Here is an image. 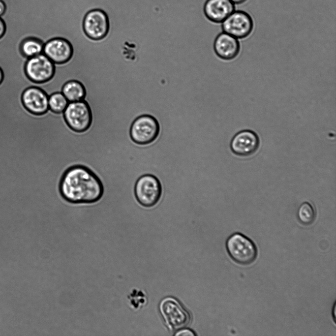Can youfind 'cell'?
I'll return each instance as SVG.
<instances>
[{
    "mask_svg": "<svg viewBox=\"0 0 336 336\" xmlns=\"http://www.w3.org/2000/svg\"><path fill=\"white\" fill-rule=\"evenodd\" d=\"M61 197L74 204H92L99 201L104 193L99 177L83 165H74L63 173L59 185Z\"/></svg>",
    "mask_w": 336,
    "mask_h": 336,
    "instance_id": "6da1fadb",
    "label": "cell"
},
{
    "mask_svg": "<svg viewBox=\"0 0 336 336\" xmlns=\"http://www.w3.org/2000/svg\"><path fill=\"white\" fill-rule=\"evenodd\" d=\"M227 251L236 263L248 265L256 260L258 251L254 242L241 233L231 234L226 242Z\"/></svg>",
    "mask_w": 336,
    "mask_h": 336,
    "instance_id": "7a4b0ae2",
    "label": "cell"
},
{
    "mask_svg": "<svg viewBox=\"0 0 336 336\" xmlns=\"http://www.w3.org/2000/svg\"><path fill=\"white\" fill-rule=\"evenodd\" d=\"M159 310L167 328L171 331L184 328L190 322L189 312L175 298L163 299L159 303Z\"/></svg>",
    "mask_w": 336,
    "mask_h": 336,
    "instance_id": "3957f363",
    "label": "cell"
},
{
    "mask_svg": "<svg viewBox=\"0 0 336 336\" xmlns=\"http://www.w3.org/2000/svg\"><path fill=\"white\" fill-rule=\"evenodd\" d=\"M160 126L157 119L150 114H141L132 122L129 130L132 141L139 145H147L158 137Z\"/></svg>",
    "mask_w": 336,
    "mask_h": 336,
    "instance_id": "277c9868",
    "label": "cell"
},
{
    "mask_svg": "<svg viewBox=\"0 0 336 336\" xmlns=\"http://www.w3.org/2000/svg\"><path fill=\"white\" fill-rule=\"evenodd\" d=\"M134 192L137 201L141 206L152 207L159 201L161 197L162 185L155 176L144 174L136 182Z\"/></svg>",
    "mask_w": 336,
    "mask_h": 336,
    "instance_id": "5b68a950",
    "label": "cell"
},
{
    "mask_svg": "<svg viewBox=\"0 0 336 336\" xmlns=\"http://www.w3.org/2000/svg\"><path fill=\"white\" fill-rule=\"evenodd\" d=\"M63 115L67 124L74 132H84L91 126V111L84 100L69 102L63 111Z\"/></svg>",
    "mask_w": 336,
    "mask_h": 336,
    "instance_id": "8992f818",
    "label": "cell"
},
{
    "mask_svg": "<svg viewBox=\"0 0 336 336\" xmlns=\"http://www.w3.org/2000/svg\"><path fill=\"white\" fill-rule=\"evenodd\" d=\"M25 71L27 77L36 83L50 80L54 74L55 63L43 53L28 58Z\"/></svg>",
    "mask_w": 336,
    "mask_h": 336,
    "instance_id": "52a82bcc",
    "label": "cell"
},
{
    "mask_svg": "<svg viewBox=\"0 0 336 336\" xmlns=\"http://www.w3.org/2000/svg\"><path fill=\"white\" fill-rule=\"evenodd\" d=\"M253 26L251 16L242 11H234L221 23L222 31L239 39L244 38L249 35Z\"/></svg>",
    "mask_w": 336,
    "mask_h": 336,
    "instance_id": "ba28073f",
    "label": "cell"
},
{
    "mask_svg": "<svg viewBox=\"0 0 336 336\" xmlns=\"http://www.w3.org/2000/svg\"><path fill=\"white\" fill-rule=\"evenodd\" d=\"M83 28L86 34L90 38L99 40L103 38L109 29V22L106 13L99 9L89 11L84 17Z\"/></svg>",
    "mask_w": 336,
    "mask_h": 336,
    "instance_id": "9c48e42d",
    "label": "cell"
},
{
    "mask_svg": "<svg viewBox=\"0 0 336 336\" xmlns=\"http://www.w3.org/2000/svg\"><path fill=\"white\" fill-rule=\"evenodd\" d=\"M260 139L257 133L249 129L236 133L231 139V152L239 156L245 157L254 154L258 149Z\"/></svg>",
    "mask_w": 336,
    "mask_h": 336,
    "instance_id": "30bf717a",
    "label": "cell"
},
{
    "mask_svg": "<svg viewBox=\"0 0 336 336\" xmlns=\"http://www.w3.org/2000/svg\"><path fill=\"white\" fill-rule=\"evenodd\" d=\"M213 49L216 56L223 61L236 58L240 51V44L237 38L222 31L215 37Z\"/></svg>",
    "mask_w": 336,
    "mask_h": 336,
    "instance_id": "8fae6325",
    "label": "cell"
},
{
    "mask_svg": "<svg viewBox=\"0 0 336 336\" xmlns=\"http://www.w3.org/2000/svg\"><path fill=\"white\" fill-rule=\"evenodd\" d=\"M49 96L42 89L36 87L26 89L22 95L25 107L35 115H42L49 109Z\"/></svg>",
    "mask_w": 336,
    "mask_h": 336,
    "instance_id": "7c38bea8",
    "label": "cell"
},
{
    "mask_svg": "<svg viewBox=\"0 0 336 336\" xmlns=\"http://www.w3.org/2000/svg\"><path fill=\"white\" fill-rule=\"evenodd\" d=\"M73 53L70 43L66 39L53 38L44 45L43 53L54 63L61 64L68 61Z\"/></svg>",
    "mask_w": 336,
    "mask_h": 336,
    "instance_id": "4fadbf2b",
    "label": "cell"
},
{
    "mask_svg": "<svg viewBox=\"0 0 336 336\" xmlns=\"http://www.w3.org/2000/svg\"><path fill=\"white\" fill-rule=\"evenodd\" d=\"M203 10L209 20L221 24L235 11V5L230 0H207Z\"/></svg>",
    "mask_w": 336,
    "mask_h": 336,
    "instance_id": "5bb4252c",
    "label": "cell"
},
{
    "mask_svg": "<svg viewBox=\"0 0 336 336\" xmlns=\"http://www.w3.org/2000/svg\"><path fill=\"white\" fill-rule=\"evenodd\" d=\"M61 92L69 102L83 100L86 94L84 86L76 80L66 82L62 86Z\"/></svg>",
    "mask_w": 336,
    "mask_h": 336,
    "instance_id": "9a60e30c",
    "label": "cell"
},
{
    "mask_svg": "<svg viewBox=\"0 0 336 336\" xmlns=\"http://www.w3.org/2000/svg\"><path fill=\"white\" fill-rule=\"evenodd\" d=\"M45 43L41 40L32 37L24 39L21 43L20 50L22 54L28 58L43 53Z\"/></svg>",
    "mask_w": 336,
    "mask_h": 336,
    "instance_id": "2e32d148",
    "label": "cell"
},
{
    "mask_svg": "<svg viewBox=\"0 0 336 336\" xmlns=\"http://www.w3.org/2000/svg\"><path fill=\"white\" fill-rule=\"evenodd\" d=\"M297 216L299 222L303 225H310L316 218L315 209L309 202H303L297 210Z\"/></svg>",
    "mask_w": 336,
    "mask_h": 336,
    "instance_id": "e0dca14e",
    "label": "cell"
},
{
    "mask_svg": "<svg viewBox=\"0 0 336 336\" xmlns=\"http://www.w3.org/2000/svg\"><path fill=\"white\" fill-rule=\"evenodd\" d=\"M68 103L61 92H56L49 96V109L54 112H63Z\"/></svg>",
    "mask_w": 336,
    "mask_h": 336,
    "instance_id": "ac0fdd59",
    "label": "cell"
},
{
    "mask_svg": "<svg viewBox=\"0 0 336 336\" xmlns=\"http://www.w3.org/2000/svg\"><path fill=\"white\" fill-rule=\"evenodd\" d=\"M140 291L134 290L128 296L129 304L134 309H138L143 306L146 303V298L144 294L142 293L138 297Z\"/></svg>",
    "mask_w": 336,
    "mask_h": 336,
    "instance_id": "d6986e66",
    "label": "cell"
},
{
    "mask_svg": "<svg viewBox=\"0 0 336 336\" xmlns=\"http://www.w3.org/2000/svg\"><path fill=\"white\" fill-rule=\"evenodd\" d=\"M175 336H195L196 335L194 334V333L191 330L187 329L186 328H183L182 329H180L177 331H176V334H175Z\"/></svg>",
    "mask_w": 336,
    "mask_h": 336,
    "instance_id": "ffe728a7",
    "label": "cell"
},
{
    "mask_svg": "<svg viewBox=\"0 0 336 336\" xmlns=\"http://www.w3.org/2000/svg\"><path fill=\"white\" fill-rule=\"evenodd\" d=\"M5 24L2 19L0 17V38H1L5 31Z\"/></svg>",
    "mask_w": 336,
    "mask_h": 336,
    "instance_id": "44dd1931",
    "label": "cell"
},
{
    "mask_svg": "<svg viewBox=\"0 0 336 336\" xmlns=\"http://www.w3.org/2000/svg\"><path fill=\"white\" fill-rule=\"evenodd\" d=\"M6 9L5 4L2 0H0V17L4 13Z\"/></svg>",
    "mask_w": 336,
    "mask_h": 336,
    "instance_id": "7402d4cb",
    "label": "cell"
},
{
    "mask_svg": "<svg viewBox=\"0 0 336 336\" xmlns=\"http://www.w3.org/2000/svg\"><path fill=\"white\" fill-rule=\"evenodd\" d=\"M232 2L235 4H241L247 0H230Z\"/></svg>",
    "mask_w": 336,
    "mask_h": 336,
    "instance_id": "603a6c76",
    "label": "cell"
},
{
    "mask_svg": "<svg viewBox=\"0 0 336 336\" xmlns=\"http://www.w3.org/2000/svg\"><path fill=\"white\" fill-rule=\"evenodd\" d=\"M3 78V73L2 69L0 67V84L1 83V82L2 81Z\"/></svg>",
    "mask_w": 336,
    "mask_h": 336,
    "instance_id": "cb8c5ba5",
    "label": "cell"
},
{
    "mask_svg": "<svg viewBox=\"0 0 336 336\" xmlns=\"http://www.w3.org/2000/svg\"><path fill=\"white\" fill-rule=\"evenodd\" d=\"M334 308V309H334V311H333V313H334L333 317H334V321H335V317H336V316H336V314H335V311H336V305H334V308Z\"/></svg>",
    "mask_w": 336,
    "mask_h": 336,
    "instance_id": "d4e9b609",
    "label": "cell"
}]
</instances>
